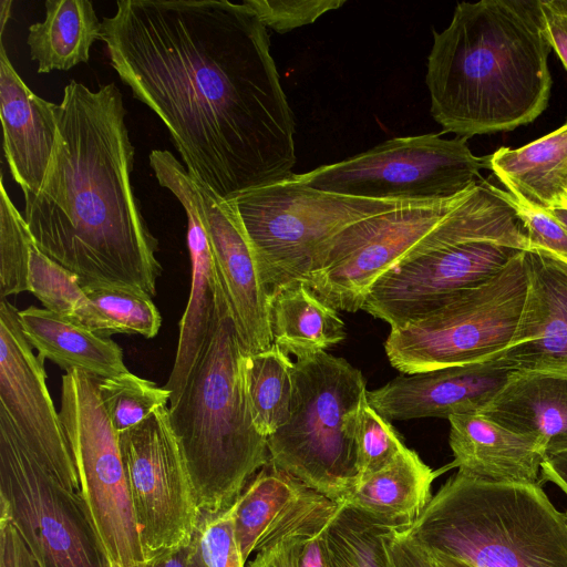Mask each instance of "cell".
<instances>
[{"instance_id":"cell-1","label":"cell","mask_w":567,"mask_h":567,"mask_svg":"<svg viewBox=\"0 0 567 567\" xmlns=\"http://www.w3.org/2000/svg\"><path fill=\"white\" fill-rule=\"evenodd\" d=\"M102 31L112 68L195 182L228 200L293 174V113L267 28L243 2L120 0Z\"/></svg>"},{"instance_id":"cell-2","label":"cell","mask_w":567,"mask_h":567,"mask_svg":"<svg viewBox=\"0 0 567 567\" xmlns=\"http://www.w3.org/2000/svg\"><path fill=\"white\" fill-rule=\"evenodd\" d=\"M115 83L96 91L72 80L58 106V136L44 181L24 196L37 247L83 288L156 293L162 266L132 184L134 146Z\"/></svg>"},{"instance_id":"cell-3","label":"cell","mask_w":567,"mask_h":567,"mask_svg":"<svg viewBox=\"0 0 567 567\" xmlns=\"http://www.w3.org/2000/svg\"><path fill=\"white\" fill-rule=\"evenodd\" d=\"M550 50L539 0L460 2L449 27L433 30L431 115L465 138L532 123L548 105Z\"/></svg>"},{"instance_id":"cell-4","label":"cell","mask_w":567,"mask_h":567,"mask_svg":"<svg viewBox=\"0 0 567 567\" xmlns=\"http://www.w3.org/2000/svg\"><path fill=\"white\" fill-rule=\"evenodd\" d=\"M246 358L220 284L207 342L181 396L168 406L200 512L233 506L269 462L268 437L256 429L249 409Z\"/></svg>"},{"instance_id":"cell-5","label":"cell","mask_w":567,"mask_h":567,"mask_svg":"<svg viewBox=\"0 0 567 567\" xmlns=\"http://www.w3.org/2000/svg\"><path fill=\"white\" fill-rule=\"evenodd\" d=\"M402 529L427 550L473 567H567V516L540 484L457 471Z\"/></svg>"},{"instance_id":"cell-6","label":"cell","mask_w":567,"mask_h":567,"mask_svg":"<svg viewBox=\"0 0 567 567\" xmlns=\"http://www.w3.org/2000/svg\"><path fill=\"white\" fill-rule=\"evenodd\" d=\"M292 375L291 414L267 439L268 463L339 504L358 475L355 429L365 380L326 351L298 358Z\"/></svg>"},{"instance_id":"cell-7","label":"cell","mask_w":567,"mask_h":567,"mask_svg":"<svg viewBox=\"0 0 567 567\" xmlns=\"http://www.w3.org/2000/svg\"><path fill=\"white\" fill-rule=\"evenodd\" d=\"M528 285L526 251H520L488 280L391 328L384 343L391 365L414 374L498 357L514 338Z\"/></svg>"},{"instance_id":"cell-8","label":"cell","mask_w":567,"mask_h":567,"mask_svg":"<svg viewBox=\"0 0 567 567\" xmlns=\"http://www.w3.org/2000/svg\"><path fill=\"white\" fill-rule=\"evenodd\" d=\"M228 202L241 220L270 291L305 282L322 247L348 226L420 204L327 193L295 181L292 175Z\"/></svg>"},{"instance_id":"cell-9","label":"cell","mask_w":567,"mask_h":567,"mask_svg":"<svg viewBox=\"0 0 567 567\" xmlns=\"http://www.w3.org/2000/svg\"><path fill=\"white\" fill-rule=\"evenodd\" d=\"M467 138L441 133L394 137L343 161L292 178L311 188L351 197L402 203L457 196L483 177L488 157L474 155Z\"/></svg>"},{"instance_id":"cell-10","label":"cell","mask_w":567,"mask_h":567,"mask_svg":"<svg viewBox=\"0 0 567 567\" xmlns=\"http://www.w3.org/2000/svg\"><path fill=\"white\" fill-rule=\"evenodd\" d=\"M0 518L17 528L40 567H111L81 493L51 475L2 416Z\"/></svg>"},{"instance_id":"cell-11","label":"cell","mask_w":567,"mask_h":567,"mask_svg":"<svg viewBox=\"0 0 567 567\" xmlns=\"http://www.w3.org/2000/svg\"><path fill=\"white\" fill-rule=\"evenodd\" d=\"M60 416L80 477L81 495L111 561L144 567L145 558L121 456L118 433L102 405L97 379L62 378Z\"/></svg>"},{"instance_id":"cell-12","label":"cell","mask_w":567,"mask_h":567,"mask_svg":"<svg viewBox=\"0 0 567 567\" xmlns=\"http://www.w3.org/2000/svg\"><path fill=\"white\" fill-rule=\"evenodd\" d=\"M475 185L449 199L396 208L348 226L322 247L305 284L336 310L362 309L377 281L414 251Z\"/></svg>"},{"instance_id":"cell-13","label":"cell","mask_w":567,"mask_h":567,"mask_svg":"<svg viewBox=\"0 0 567 567\" xmlns=\"http://www.w3.org/2000/svg\"><path fill=\"white\" fill-rule=\"evenodd\" d=\"M121 456L145 563L187 545L200 509L168 406L118 433Z\"/></svg>"},{"instance_id":"cell-14","label":"cell","mask_w":567,"mask_h":567,"mask_svg":"<svg viewBox=\"0 0 567 567\" xmlns=\"http://www.w3.org/2000/svg\"><path fill=\"white\" fill-rule=\"evenodd\" d=\"M18 312L7 299L0 301V416L51 475L81 493L69 439L47 386L44 360L33 353Z\"/></svg>"},{"instance_id":"cell-15","label":"cell","mask_w":567,"mask_h":567,"mask_svg":"<svg viewBox=\"0 0 567 567\" xmlns=\"http://www.w3.org/2000/svg\"><path fill=\"white\" fill-rule=\"evenodd\" d=\"M520 251L491 240L435 247L381 277L362 310L391 328L401 326L439 308L455 292L488 280Z\"/></svg>"},{"instance_id":"cell-16","label":"cell","mask_w":567,"mask_h":567,"mask_svg":"<svg viewBox=\"0 0 567 567\" xmlns=\"http://www.w3.org/2000/svg\"><path fill=\"white\" fill-rule=\"evenodd\" d=\"M150 165L159 185L167 188L185 210L192 265L189 299L179 324L175 361L165 385L171 393V405L181 396L207 342L221 282L202 219L194 181L185 166L168 151H152Z\"/></svg>"},{"instance_id":"cell-17","label":"cell","mask_w":567,"mask_h":567,"mask_svg":"<svg viewBox=\"0 0 567 567\" xmlns=\"http://www.w3.org/2000/svg\"><path fill=\"white\" fill-rule=\"evenodd\" d=\"M194 183L240 344L247 355L264 351L274 343L271 291L236 209L206 185Z\"/></svg>"},{"instance_id":"cell-18","label":"cell","mask_w":567,"mask_h":567,"mask_svg":"<svg viewBox=\"0 0 567 567\" xmlns=\"http://www.w3.org/2000/svg\"><path fill=\"white\" fill-rule=\"evenodd\" d=\"M514 370L498 357L414 374H401L368 391L370 405L388 421L449 419L477 413L505 386Z\"/></svg>"},{"instance_id":"cell-19","label":"cell","mask_w":567,"mask_h":567,"mask_svg":"<svg viewBox=\"0 0 567 567\" xmlns=\"http://www.w3.org/2000/svg\"><path fill=\"white\" fill-rule=\"evenodd\" d=\"M529 285L511 344L498 358L518 371L567 377V261L526 250Z\"/></svg>"},{"instance_id":"cell-20","label":"cell","mask_w":567,"mask_h":567,"mask_svg":"<svg viewBox=\"0 0 567 567\" xmlns=\"http://www.w3.org/2000/svg\"><path fill=\"white\" fill-rule=\"evenodd\" d=\"M58 106L23 82L0 45V116L3 152L23 196L41 187L58 136Z\"/></svg>"},{"instance_id":"cell-21","label":"cell","mask_w":567,"mask_h":567,"mask_svg":"<svg viewBox=\"0 0 567 567\" xmlns=\"http://www.w3.org/2000/svg\"><path fill=\"white\" fill-rule=\"evenodd\" d=\"M447 420L452 467L491 482L540 484V466L547 456L540 437L512 432L480 413Z\"/></svg>"},{"instance_id":"cell-22","label":"cell","mask_w":567,"mask_h":567,"mask_svg":"<svg viewBox=\"0 0 567 567\" xmlns=\"http://www.w3.org/2000/svg\"><path fill=\"white\" fill-rule=\"evenodd\" d=\"M339 505L268 463L235 502V536L243 560L287 529Z\"/></svg>"},{"instance_id":"cell-23","label":"cell","mask_w":567,"mask_h":567,"mask_svg":"<svg viewBox=\"0 0 567 567\" xmlns=\"http://www.w3.org/2000/svg\"><path fill=\"white\" fill-rule=\"evenodd\" d=\"M477 413L520 434L540 437L547 456L567 452V377L516 371Z\"/></svg>"},{"instance_id":"cell-24","label":"cell","mask_w":567,"mask_h":567,"mask_svg":"<svg viewBox=\"0 0 567 567\" xmlns=\"http://www.w3.org/2000/svg\"><path fill=\"white\" fill-rule=\"evenodd\" d=\"M22 332L38 355L66 372L80 371L94 379L127 372L123 351L109 337L62 318L44 308L18 312Z\"/></svg>"},{"instance_id":"cell-25","label":"cell","mask_w":567,"mask_h":567,"mask_svg":"<svg viewBox=\"0 0 567 567\" xmlns=\"http://www.w3.org/2000/svg\"><path fill=\"white\" fill-rule=\"evenodd\" d=\"M435 476L415 451L405 447L389 465L354 482L339 504L405 528L430 502Z\"/></svg>"},{"instance_id":"cell-26","label":"cell","mask_w":567,"mask_h":567,"mask_svg":"<svg viewBox=\"0 0 567 567\" xmlns=\"http://www.w3.org/2000/svg\"><path fill=\"white\" fill-rule=\"evenodd\" d=\"M488 169L507 192L532 207L548 210L567 197V123L519 148L501 147Z\"/></svg>"},{"instance_id":"cell-27","label":"cell","mask_w":567,"mask_h":567,"mask_svg":"<svg viewBox=\"0 0 567 567\" xmlns=\"http://www.w3.org/2000/svg\"><path fill=\"white\" fill-rule=\"evenodd\" d=\"M270 315L274 343L297 359L324 351L346 338L337 310L302 281L271 291Z\"/></svg>"},{"instance_id":"cell-28","label":"cell","mask_w":567,"mask_h":567,"mask_svg":"<svg viewBox=\"0 0 567 567\" xmlns=\"http://www.w3.org/2000/svg\"><path fill=\"white\" fill-rule=\"evenodd\" d=\"M45 17L29 27L27 43L38 73L68 71L90 59L92 44L103 40L91 1L47 0Z\"/></svg>"},{"instance_id":"cell-29","label":"cell","mask_w":567,"mask_h":567,"mask_svg":"<svg viewBox=\"0 0 567 567\" xmlns=\"http://www.w3.org/2000/svg\"><path fill=\"white\" fill-rule=\"evenodd\" d=\"M292 367L289 355L275 343L246 358L245 382L251 417L256 429L267 437L290 417Z\"/></svg>"},{"instance_id":"cell-30","label":"cell","mask_w":567,"mask_h":567,"mask_svg":"<svg viewBox=\"0 0 567 567\" xmlns=\"http://www.w3.org/2000/svg\"><path fill=\"white\" fill-rule=\"evenodd\" d=\"M83 289L89 298V306L79 318L78 324L103 337L123 333L150 339L157 334L162 317L148 295L114 286Z\"/></svg>"},{"instance_id":"cell-31","label":"cell","mask_w":567,"mask_h":567,"mask_svg":"<svg viewBox=\"0 0 567 567\" xmlns=\"http://www.w3.org/2000/svg\"><path fill=\"white\" fill-rule=\"evenodd\" d=\"M392 526L340 505L327 526V538L337 567H390L385 550Z\"/></svg>"},{"instance_id":"cell-32","label":"cell","mask_w":567,"mask_h":567,"mask_svg":"<svg viewBox=\"0 0 567 567\" xmlns=\"http://www.w3.org/2000/svg\"><path fill=\"white\" fill-rule=\"evenodd\" d=\"M102 405L117 433L132 429L169 403V391L130 371L97 380Z\"/></svg>"},{"instance_id":"cell-33","label":"cell","mask_w":567,"mask_h":567,"mask_svg":"<svg viewBox=\"0 0 567 567\" xmlns=\"http://www.w3.org/2000/svg\"><path fill=\"white\" fill-rule=\"evenodd\" d=\"M29 285L43 308L78 322L89 298L78 277L44 255L35 244L30 249Z\"/></svg>"},{"instance_id":"cell-34","label":"cell","mask_w":567,"mask_h":567,"mask_svg":"<svg viewBox=\"0 0 567 567\" xmlns=\"http://www.w3.org/2000/svg\"><path fill=\"white\" fill-rule=\"evenodd\" d=\"M34 244L23 215L0 182V297L30 291L29 260Z\"/></svg>"},{"instance_id":"cell-35","label":"cell","mask_w":567,"mask_h":567,"mask_svg":"<svg viewBox=\"0 0 567 567\" xmlns=\"http://www.w3.org/2000/svg\"><path fill=\"white\" fill-rule=\"evenodd\" d=\"M405 447L390 421L370 405L365 395L355 429V482L389 465Z\"/></svg>"},{"instance_id":"cell-36","label":"cell","mask_w":567,"mask_h":567,"mask_svg":"<svg viewBox=\"0 0 567 567\" xmlns=\"http://www.w3.org/2000/svg\"><path fill=\"white\" fill-rule=\"evenodd\" d=\"M193 539L206 567H246L235 536V503L216 514L202 512Z\"/></svg>"},{"instance_id":"cell-37","label":"cell","mask_w":567,"mask_h":567,"mask_svg":"<svg viewBox=\"0 0 567 567\" xmlns=\"http://www.w3.org/2000/svg\"><path fill=\"white\" fill-rule=\"evenodd\" d=\"M266 28L286 33L315 22L322 14L341 8L344 0H245Z\"/></svg>"},{"instance_id":"cell-38","label":"cell","mask_w":567,"mask_h":567,"mask_svg":"<svg viewBox=\"0 0 567 567\" xmlns=\"http://www.w3.org/2000/svg\"><path fill=\"white\" fill-rule=\"evenodd\" d=\"M526 230L530 249H540L567 261V233L548 210L532 207L507 192Z\"/></svg>"},{"instance_id":"cell-39","label":"cell","mask_w":567,"mask_h":567,"mask_svg":"<svg viewBox=\"0 0 567 567\" xmlns=\"http://www.w3.org/2000/svg\"><path fill=\"white\" fill-rule=\"evenodd\" d=\"M339 507L319 514L272 538L256 551L246 567H298L303 537L313 528L329 523Z\"/></svg>"},{"instance_id":"cell-40","label":"cell","mask_w":567,"mask_h":567,"mask_svg":"<svg viewBox=\"0 0 567 567\" xmlns=\"http://www.w3.org/2000/svg\"><path fill=\"white\" fill-rule=\"evenodd\" d=\"M385 550L390 567H436L432 554L402 528H392Z\"/></svg>"},{"instance_id":"cell-41","label":"cell","mask_w":567,"mask_h":567,"mask_svg":"<svg viewBox=\"0 0 567 567\" xmlns=\"http://www.w3.org/2000/svg\"><path fill=\"white\" fill-rule=\"evenodd\" d=\"M551 49L567 69V0H539Z\"/></svg>"},{"instance_id":"cell-42","label":"cell","mask_w":567,"mask_h":567,"mask_svg":"<svg viewBox=\"0 0 567 567\" xmlns=\"http://www.w3.org/2000/svg\"><path fill=\"white\" fill-rule=\"evenodd\" d=\"M0 567H40L17 528L9 520L1 518Z\"/></svg>"},{"instance_id":"cell-43","label":"cell","mask_w":567,"mask_h":567,"mask_svg":"<svg viewBox=\"0 0 567 567\" xmlns=\"http://www.w3.org/2000/svg\"><path fill=\"white\" fill-rule=\"evenodd\" d=\"M328 524L313 528L303 537L298 567H337L329 549L326 532Z\"/></svg>"},{"instance_id":"cell-44","label":"cell","mask_w":567,"mask_h":567,"mask_svg":"<svg viewBox=\"0 0 567 567\" xmlns=\"http://www.w3.org/2000/svg\"><path fill=\"white\" fill-rule=\"evenodd\" d=\"M144 567H206L195 540L179 548L166 551L147 561Z\"/></svg>"},{"instance_id":"cell-45","label":"cell","mask_w":567,"mask_h":567,"mask_svg":"<svg viewBox=\"0 0 567 567\" xmlns=\"http://www.w3.org/2000/svg\"><path fill=\"white\" fill-rule=\"evenodd\" d=\"M540 481L554 483L567 495V452L546 456L540 466Z\"/></svg>"},{"instance_id":"cell-46","label":"cell","mask_w":567,"mask_h":567,"mask_svg":"<svg viewBox=\"0 0 567 567\" xmlns=\"http://www.w3.org/2000/svg\"><path fill=\"white\" fill-rule=\"evenodd\" d=\"M430 551V550H429ZM433 556V559L435 561L436 567H473L462 560L439 554L430 551Z\"/></svg>"},{"instance_id":"cell-47","label":"cell","mask_w":567,"mask_h":567,"mask_svg":"<svg viewBox=\"0 0 567 567\" xmlns=\"http://www.w3.org/2000/svg\"><path fill=\"white\" fill-rule=\"evenodd\" d=\"M549 214L561 225L567 233V207L559 206L548 209Z\"/></svg>"},{"instance_id":"cell-48","label":"cell","mask_w":567,"mask_h":567,"mask_svg":"<svg viewBox=\"0 0 567 567\" xmlns=\"http://www.w3.org/2000/svg\"><path fill=\"white\" fill-rule=\"evenodd\" d=\"M11 4H12L11 1H6V0L1 1V13H0V17H1V23H0L1 24V32H0L1 38L3 35L7 21L9 20V17H10Z\"/></svg>"},{"instance_id":"cell-49","label":"cell","mask_w":567,"mask_h":567,"mask_svg":"<svg viewBox=\"0 0 567 567\" xmlns=\"http://www.w3.org/2000/svg\"><path fill=\"white\" fill-rule=\"evenodd\" d=\"M560 206H565L567 207V197L563 200L561 205Z\"/></svg>"},{"instance_id":"cell-50","label":"cell","mask_w":567,"mask_h":567,"mask_svg":"<svg viewBox=\"0 0 567 567\" xmlns=\"http://www.w3.org/2000/svg\"><path fill=\"white\" fill-rule=\"evenodd\" d=\"M111 567H121V566L114 561H111Z\"/></svg>"},{"instance_id":"cell-51","label":"cell","mask_w":567,"mask_h":567,"mask_svg":"<svg viewBox=\"0 0 567 567\" xmlns=\"http://www.w3.org/2000/svg\"><path fill=\"white\" fill-rule=\"evenodd\" d=\"M566 516H567V513H566Z\"/></svg>"},{"instance_id":"cell-52","label":"cell","mask_w":567,"mask_h":567,"mask_svg":"<svg viewBox=\"0 0 567 567\" xmlns=\"http://www.w3.org/2000/svg\"><path fill=\"white\" fill-rule=\"evenodd\" d=\"M566 123H567V121H566Z\"/></svg>"}]
</instances>
